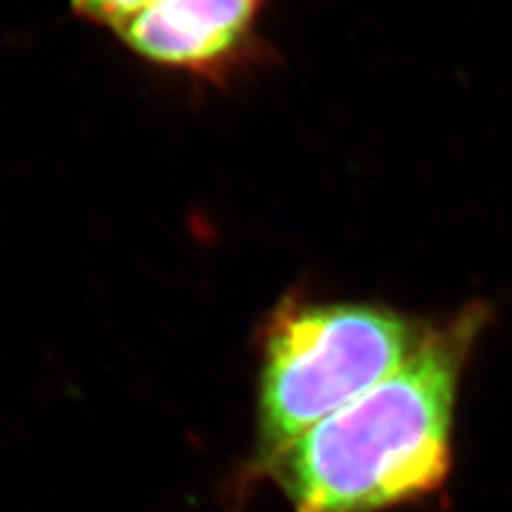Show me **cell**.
<instances>
[{"label": "cell", "instance_id": "cell-1", "mask_svg": "<svg viewBox=\"0 0 512 512\" xmlns=\"http://www.w3.org/2000/svg\"><path fill=\"white\" fill-rule=\"evenodd\" d=\"M482 320L467 309L432 328L406 366L268 465L294 512H380L439 489L451 467L460 373Z\"/></svg>", "mask_w": 512, "mask_h": 512}, {"label": "cell", "instance_id": "cell-2", "mask_svg": "<svg viewBox=\"0 0 512 512\" xmlns=\"http://www.w3.org/2000/svg\"><path fill=\"white\" fill-rule=\"evenodd\" d=\"M430 330L387 306H283L264 339L259 458L266 467L313 425L406 366Z\"/></svg>", "mask_w": 512, "mask_h": 512}, {"label": "cell", "instance_id": "cell-3", "mask_svg": "<svg viewBox=\"0 0 512 512\" xmlns=\"http://www.w3.org/2000/svg\"><path fill=\"white\" fill-rule=\"evenodd\" d=\"M259 8L261 0H150L119 34L145 60L202 72L247 41Z\"/></svg>", "mask_w": 512, "mask_h": 512}, {"label": "cell", "instance_id": "cell-4", "mask_svg": "<svg viewBox=\"0 0 512 512\" xmlns=\"http://www.w3.org/2000/svg\"><path fill=\"white\" fill-rule=\"evenodd\" d=\"M147 3L150 0H72V8L76 15L88 19V22L121 29Z\"/></svg>", "mask_w": 512, "mask_h": 512}]
</instances>
